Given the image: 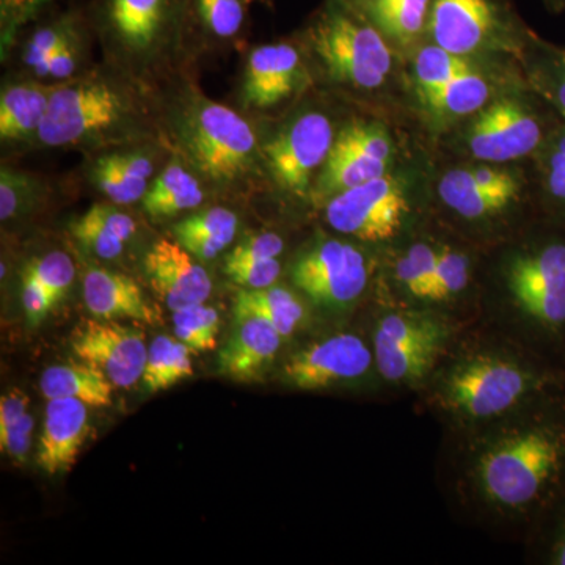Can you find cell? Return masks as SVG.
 Returning a JSON list of instances; mask_svg holds the SVG:
<instances>
[{
  "instance_id": "cell-26",
  "label": "cell",
  "mask_w": 565,
  "mask_h": 565,
  "mask_svg": "<svg viewBox=\"0 0 565 565\" xmlns=\"http://www.w3.org/2000/svg\"><path fill=\"white\" fill-rule=\"evenodd\" d=\"M152 174V162L145 152L104 156L93 169V178L104 195L117 204L143 199Z\"/></svg>"
},
{
  "instance_id": "cell-47",
  "label": "cell",
  "mask_w": 565,
  "mask_h": 565,
  "mask_svg": "<svg viewBox=\"0 0 565 565\" xmlns=\"http://www.w3.org/2000/svg\"><path fill=\"white\" fill-rule=\"evenodd\" d=\"M21 182L20 178L11 177L10 173H2L0 182V217L9 221L21 206Z\"/></svg>"
},
{
  "instance_id": "cell-9",
  "label": "cell",
  "mask_w": 565,
  "mask_h": 565,
  "mask_svg": "<svg viewBox=\"0 0 565 565\" xmlns=\"http://www.w3.org/2000/svg\"><path fill=\"white\" fill-rule=\"evenodd\" d=\"M407 214L404 191L388 177L337 193L326 207L327 222L333 230L374 244L396 236Z\"/></svg>"
},
{
  "instance_id": "cell-49",
  "label": "cell",
  "mask_w": 565,
  "mask_h": 565,
  "mask_svg": "<svg viewBox=\"0 0 565 565\" xmlns=\"http://www.w3.org/2000/svg\"><path fill=\"white\" fill-rule=\"evenodd\" d=\"M550 6L555 7V9H563L565 6V0H548Z\"/></svg>"
},
{
  "instance_id": "cell-37",
  "label": "cell",
  "mask_w": 565,
  "mask_h": 565,
  "mask_svg": "<svg viewBox=\"0 0 565 565\" xmlns=\"http://www.w3.org/2000/svg\"><path fill=\"white\" fill-rule=\"evenodd\" d=\"M217 311L204 303L191 305L173 311L174 337L182 341L192 353L211 351L217 344Z\"/></svg>"
},
{
  "instance_id": "cell-5",
  "label": "cell",
  "mask_w": 565,
  "mask_h": 565,
  "mask_svg": "<svg viewBox=\"0 0 565 565\" xmlns=\"http://www.w3.org/2000/svg\"><path fill=\"white\" fill-rule=\"evenodd\" d=\"M311 41L333 81L375 88L392 70V52L381 33L355 17L343 0H330L311 29Z\"/></svg>"
},
{
  "instance_id": "cell-13",
  "label": "cell",
  "mask_w": 565,
  "mask_h": 565,
  "mask_svg": "<svg viewBox=\"0 0 565 565\" xmlns=\"http://www.w3.org/2000/svg\"><path fill=\"white\" fill-rule=\"evenodd\" d=\"M390 158L392 140L384 129L363 122L349 126L334 139L316 196L332 199L337 193L385 177Z\"/></svg>"
},
{
  "instance_id": "cell-4",
  "label": "cell",
  "mask_w": 565,
  "mask_h": 565,
  "mask_svg": "<svg viewBox=\"0 0 565 565\" xmlns=\"http://www.w3.org/2000/svg\"><path fill=\"white\" fill-rule=\"evenodd\" d=\"M460 319L426 308H388L375 319L379 379L393 388L422 390L456 343Z\"/></svg>"
},
{
  "instance_id": "cell-15",
  "label": "cell",
  "mask_w": 565,
  "mask_h": 565,
  "mask_svg": "<svg viewBox=\"0 0 565 565\" xmlns=\"http://www.w3.org/2000/svg\"><path fill=\"white\" fill-rule=\"evenodd\" d=\"M504 14L497 0H434L430 35L452 54H470L503 29Z\"/></svg>"
},
{
  "instance_id": "cell-32",
  "label": "cell",
  "mask_w": 565,
  "mask_h": 565,
  "mask_svg": "<svg viewBox=\"0 0 565 565\" xmlns=\"http://www.w3.org/2000/svg\"><path fill=\"white\" fill-rule=\"evenodd\" d=\"M191 349L177 337H158L148 345V359L145 364V388L150 393L166 392L192 377L193 366Z\"/></svg>"
},
{
  "instance_id": "cell-42",
  "label": "cell",
  "mask_w": 565,
  "mask_h": 565,
  "mask_svg": "<svg viewBox=\"0 0 565 565\" xmlns=\"http://www.w3.org/2000/svg\"><path fill=\"white\" fill-rule=\"evenodd\" d=\"M226 274L245 289H262L274 286L281 273L278 259H256V262L226 263Z\"/></svg>"
},
{
  "instance_id": "cell-10",
  "label": "cell",
  "mask_w": 565,
  "mask_h": 565,
  "mask_svg": "<svg viewBox=\"0 0 565 565\" xmlns=\"http://www.w3.org/2000/svg\"><path fill=\"white\" fill-rule=\"evenodd\" d=\"M125 111L121 95L106 82L65 85L51 93L39 137L47 147H65L111 128Z\"/></svg>"
},
{
  "instance_id": "cell-30",
  "label": "cell",
  "mask_w": 565,
  "mask_h": 565,
  "mask_svg": "<svg viewBox=\"0 0 565 565\" xmlns=\"http://www.w3.org/2000/svg\"><path fill=\"white\" fill-rule=\"evenodd\" d=\"M203 202L199 180L178 163L167 167L143 196V210L152 218L172 217Z\"/></svg>"
},
{
  "instance_id": "cell-3",
  "label": "cell",
  "mask_w": 565,
  "mask_h": 565,
  "mask_svg": "<svg viewBox=\"0 0 565 565\" xmlns=\"http://www.w3.org/2000/svg\"><path fill=\"white\" fill-rule=\"evenodd\" d=\"M503 288L501 330L565 371V225L514 252Z\"/></svg>"
},
{
  "instance_id": "cell-36",
  "label": "cell",
  "mask_w": 565,
  "mask_h": 565,
  "mask_svg": "<svg viewBox=\"0 0 565 565\" xmlns=\"http://www.w3.org/2000/svg\"><path fill=\"white\" fill-rule=\"evenodd\" d=\"M471 282V262L463 252L441 247L435 273L430 310L457 302L467 292ZM444 313V311H441Z\"/></svg>"
},
{
  "instance_id": "cell-17",
  "label": "cell",
  "mask_w": 565,
  "mask_h": 565,
  "mask_svg": "<svg viewBox=\"0 0 565 565\" xmlns=\"http://www.w3.org/2000/svg\"><path fill=\"white\" fill-rule=\"evenodd\" d=\"M184 0H98L106 31L131 51H147L169 32Z\"/></svg>"
},
{
  "instance_id": "cell-31",
  "label": "cell",
  "mask_w": 565,
  "mask_h": 565,
  "mask_svg": "<svg viewBox=\"0 0 565 565\" xmlns=\"http://www.w3.org/2000/svg\"><path fill=\"white\" fill-rule=\"evenodd\" d=\"M441 247L427 243H416L396 259L393 266L394 285L416 308L430 310L435 273Z\"/></svg>"
},
{
  "instance_id": "cell-41",
  "label": "cell",
  "mask_w": 565,
  "mask_h": 565,
  "mask_svg": "<svg viewBox=\"0 0 565 565\" xmlns=\"http://www.w3.org/2000/svg\"><path fill=\"white\" fill-rule=\"evenodd\" d=\"M77 22L73 14H65L51 24L43 25L33 33L25 50V62L31 68L39 71L43 63L54 54L66 40L76 33Z\"/></svg>"
},
{
  "instance_id": "cell-45",
  "label": "cell",
  "mask_w": 565,
  "mask_h": 565,
  "mask_svg": "<svg viewBox=\"0 0 565 565\" xmlns=\"http://www.w3.org/2000/svg\"><path fill=\"white\" fill-rule=\"evenodd\" d=\"M542 71V90L553 109L565 121V54H553Z\"/></svg>"
},
{
  "instance_id": "cell-43",
  "label": "cell",
  "mask_w": 565,
  "mask_h": 565,
  "mask_svg": "<svg viewBox=\"0 0 565 565\" xmlns=\"http://www.w3.org/2000/svg\"><path fill=\"white\" fill-rule=\"evenodd\" d=\"M33 427L35 418L24 414L20 418L0 424V449L17 463H24L31 451Z\"/></svg>"
},
{
  "instance_id": "cell-48",
  "label": "cell",
  "mask_w": 565,
  "mask_h": 565,
  "mask_svg": "<svg viewBox=\"0 0 565 565\" xmlns=\"http://www.w3.org/2000/svg\"><path fill=\"white\" fill-rule=\"evenodd\" d=\"M44 0H2L3 18L9 21L20 20L31 11L39 9Z\"/></svg>"
},
{
  "instance_id": "cell-23",
  "label": "cell",
  "mask_w": 565,
  "mask_h": 565,
  "mask_svg": "<svg viewBox=\"0 0 565 565\" xmlns=\"http://www.w3.org/2000/svg\"><path fill=\"white\" fill-rule=\"evenodd\" d=\"M76 277L66 253L51 252L25 267L22 275V305L31 326H39L55 307Z\"/></svg>"
},
{
  "instance_id": "cell-20",
  "label": "cell",
  "mask_w": 565,
  "mask_h": 565,
  "mask_svg": "<svg viewBox=\"0 0 565 565\" xmlns=\"http://www.w3.org/2000/svg\"><path fill=\"white\" fill-rule=\"evenodd\" d=\"M299 52L291 44L256 47L245 70V106L269 109L292 95L299 77Z\"/></svg>"
},
{
  "instance_id": "cell-25",
  "label": "cell",
  "mask_w": 565,
  "mask_h": 565,
  "mask_svg": "<svg viewBox=\"0 0 565 565\" xmlns=\"http://www.w3.org/2000/svg\"><path fill=\"white\" fill-rule=\"evenodd\" d=\"M136 228L134 218L117 207L93 204L71 230L76 239L99 258L114 259L125 250Z\"/></svg>"
},
{
  "instance_id": "cell-40",
  "label": "cell",
  "mask_w": 565,
  "mask_h": 565,
  "mask_svg": "<svg viewBox=\"0 0 565 565\" xmlns=\"http://www.w3.org/2000/svg\"><path fill=\"white\" fill-rule=\"evenodd\" d=\"M542 564L565 565V501L527 534Z\"/></svg>"
},
{
  "instance_id": "cell-11",
  "label": "cell",
  "mask_w": 565,
  "mask_h": 565,
  "mask_svg": "<svg viewBox=\"0 0 565 565\" xmlns=\"http://www.w3.org/2000/svg\"><path fill=\"white\" fill-rule=\"evenodd\" d=\"M71 351L102 371L115 388H131L143 375L148 345L143 332L115 319H84L74 327Z\"/></svg>"
},
{
  "instance_id": "cell-2",
  "label": "cell",
  "mask_w": 565,
  "mask_h": 565,
  "mask_svg": "<svg viewBox=\"0 0 565 565\" xmlns=\"http://www.w3.org/2000/svg\"><path fill=\"white\" fill-rule=\"evenodd\" d=\"M563 390L564 370L500 330L459 334L422 392L426 407L459 433Z\"/></svg>"
},
{
  "instance_id": "cell-38",
  "label": "cell",
  "mask_w": 565,
  "mask_h": 565,
  "mask_svg": "<svg viewBox=\"0 0 565 565\" xmlns=\"http://www.w3.org/2000/svg\"><path fill=\"white\" fill-rule=\"evenodd\" d=\"M544 147L542 185L561 225H565V121L557 126Z\"/></svg>"
},
{
  "instance_id": "cell-28",
  "label": "cell",
  "mask_w": 565,
  "mask_h": 565,
  "mask_svg": "<svg viewBox=\"0 0 565 565\" xmlns=\"http://www.w3.org/2000/svg\"><path fill=\"white\" fill-rule=\"evenodd\" d=\"M236 319L259 318L269 322L282 338L291 337L305 321L302 300L289 289L267 286L262 289H243L234 302Z\"/></svg>"
},
{
  "instance_id": "cell-35",
  "label": "cell",
  "mask_w": 565,
  "mask_h": 565,
  "mask_svg": "<svg viewBox=\"0 0 565 565\" xmlns=\"http://www.w3.org/2000/svg\"><path fill=\"white\" fill-rule=\"evenodd\" d=\"M470 70L471 66L463 61L462 55L452 54L437 44L424 47L415 62L416 85L423 102L445 87L449 81Z\"/></svg>"
},
{
  "instance_id": "cell-21",
  "label": "cell",
  "mask_w": 565,
  "mask_h": 565,
  "mask_svg": "<svg viewBox=\"0 0 565 565\" xmlns=\"http://www.w3.org/2000/svg\"><path fill=\"white\" fill-rule=\"evenodd\" d=\"M84 300L88 311L99 319H134L156 322L158 313L145 299L140 286L125 274L92 269L84 278Z\"/></svg>"
},
{
  "instance_id": "cell-18",
  "label": "cell",
  "mask_w": 565,
  "mask_h": 565,
  "mask_svg": "<svg viewBox=\"0 0 565 565\" xmlns=\"http://www.w3.org/2000/svg\"><path fill=\"white\" fill-rule=\"evenodd\" d=\"M88 434V405L61 397L47 401L36 463L50 476L68 473Z\"/></svg>"
},
{
  "instance_id": "cell-14",
  "label": "cell",
  "mask_w": 565,
  "mask_h": 565,
  "mask_svg": "<svg viewBox=\"0 0 565 565\" xmlns=\"http://www.w3.org/2000/svg\"><path fill=\"white\" fill-rule=\"evenodd\" d=\"M544 125L533 110L512 102L494 103L471 126L468 147L476 159L508 162L544 147Z\"/></svg>"
},
{
  "instance_id": "cell-50",
  "label": "cell",
  "mask_w": 565,
  "mask_h": 565,
  "mask_svg": "<svg viewBox=\"0 0 565 565\" xmlns=\"http://www.w3.org/2000/svg\"><path fill=\"white\" fill-rule=\"evenodd\" d=\"M360 2H363L364 7H366L370 6V3L373 2V0H360Z\"/></svg>"
},
{
  "instance_id": "cell-46",
  "label": "cell",
  "mask_w": 565,
  "mask_h": 565,
  "mask_svg": "<svg viewBox=\"0 0 565 565\" xmlns=\"http://www.w3.org/2000/svg\"><path fill=\"white\" fill-rule=\"evenodd\" d=\"M74 33L71 39L66 40L65 43L58 47L54 54L43 63V66L36 73L40 76H52L63 79V77H70L71 74L76 70V46H74Z\"/></svg>"
},
{
  "instance_id": "cell-16",
  "label": "cell",
  "mask_w": 565,
  "mask_h": 565,
  "mask_svg": "<svg viewBox=\"0 0 565 565\" xmlns=\"http://www.w3.org/2000/svg\"><path fill=\"white\" fill-rule=\"evenodd\" d=\"M178 241H156L145 256V274L151 288L170 310L206 302L212 292L210 274Z\"/></svg>"
},
{
  "instance_id": "cell-24",
  "label": "cell",
  "mask_w": 565,
  "mask_h": 565,
  "mask_svg": "<svg viewBox=\"0 0 565 565\" xmlns=\"http://www.w3.org/2000/svg\"><path fill=\"white\" fill-rule=\"evenodd\" d=\"M114 388L102 371L82 360L54 364L40 379V392L47 401L71 397L95 408L111 404Z\"/></svg>"
},
{
  "instance_id": "cell-27",
  "label": "cell",
  "mask_w": 565,
  "mask_h": 565,
  "mask_svg": "<svg viewBox=\"0 0 565 565\" xmlns=\"http://www.w3.org/2000/svg\"><path fill=\"white\" fill-rule=\"evenodd\" d=\"M174 237L195 258L210 262L233 243L237 217L225 207H211L177 223Z\"/></svg>"
},
{
  "instance_id": "cell-12",
  "label": "cell",
  "mask_w": 565,
  "mask_h": 565,
  "mask_svg": "<svg viewBox=\"0 0 565 565\" xmlns=\"http://www.w3.org/2000/svg\"><path fill=\"white\" fill-rule=\"evenodd\" d=\"M333 143L332 122L326 115L310 111L278 132L264 151L278 184L296 195H305Z\"/></svg>"
},
{
  "instance_id": "cell-44",
  "label": "cell",
  "mask_w": 565,
  "mask_h": 565,
  "mask_svg": "<svg viewBox=\"0 0 565 565\" xmlns=\"http://www.w3.org/2000/svg\"><path fill=\"white\" fill-rule=\"evenodd\" d=\"M285 250V243L274 233H263L253 236L245 243L237 245L230 253L226 263L256 262V259H278Z\"/></svg>"
},
{
  "instance_id": "cell-34",
  "label": "cell",
  "mask_w": 565,
  "mask_h": 565,
  "mask_svg": "<svg viewBox=\"0 0 565 565\" xmlns=\"http://www.w3.org/2000/svg\"><path fill=\"white\" fill-rule=\"evenodd\" d=\"M489 96L490 88L484 77L470 70L449 81L424 103L438 114L468 115L484 107Z\"/></svg>"
},
{
  "instance_id": "cell-22",
  "label": "cell",
  "mask_w": 565,
  "mask_h": 565,
  "mask_svg": "<svg viewBox=\"0 0 565 565\" xmlns=\"http://www.w3.org/2000/svg\"><path fill=\"white\" fill-rule=\"evenodd\" d=\"M438 193L446 207L463 221H486L515 203L520 185H490L476 177L473 170H452L446 173Z\"/></svg>"
},
{
  "instance_id": "cell-29",
  "label": "cell",
  "mask_w": 565,
  "mask_h": 565,
  "mask_svg": "<svg viewBox=\"0 0 565 565\" xmlns=\"http://www.w3.org/2000/svg\"><path fill=\"white\" fill-rule=\"evenodd\" d=\"M51 93L36 84L13 85L0 99V136L3 140L21 139L39 132L46 117Z\"/></svg>"
},
{
  "instance_id": "cell-19",
  "label": "cell",
  "mask_w": 565,
  "mask_h": 565,
  "mask_svg": "<svg viewBox=\"0 0 565 565\" xmlns=\"http://www.w3.org/2000/svg\"><path fill=\"white\" fill-rule=\"evenodd\" d=\"M236 321V330L218 353V374L241 384L263 381L285 338L263 319L250 316Z\"/></svg>"
},
{
  "instance_id": "cell-1",
  "label": "cell",
  "mask_w": 565,
  "mask_h": 565,
  "mask_svg": "<svg viewBox=\"0 0 565 565\" xmlns=\"http://www.w3.org/2000/svg\"><path fill=\"white\" fill-rule=\"evenodd\" d=\"M452 484L482 522L530 534L565 501V390L459 430Z\"/></svg>"
},
{
  "instance_id": "cell-6",
  "label": "cell",
  "mask_w": 565,
  "mask_h": 565,
  "mask_svg": "<svg viewBox=\"0 0 565 565\" xmlns=\"http://www.w3.org/2000/svg\"><path fill=\"white\" fill-rule=\"evenodd\" d=\"M280 377L282 384L302 392L362 385L379 379L373 343L356 333H334L289 355Z\"/></svg>"
},
{
  "instance_id": "cell-8",
  "label": "cell",
  "mask_w": 565,
  "mask_h": 565,
  "mask_svg": "<svg viewBox=\"0 0 565 565\" xmlns=\"http://www.w3.org/2000/svg\"><path fill=\"white\" fill-rule=\"evenodd\" d=\"M291 278L318 307L348 310L366 291L370 267L363 252L352 244L327 239L292 264Z\"/></svg>"
},
{
  "instance_id": "cell-33",
  "label": "cell",
  "mask_w": 565,
  "mask_h": 565,
  "mask_svg": "<svg viewBox=\"0 0 565 565\" xmlns=\"http://www.w3.org/2000/svg\"><path fill=\"white\" fill-rule=\"evenodd\" d=\"M434 0H373L366 6L375 24L403 41L415 39L429 22Z\"/></svg>"
},
{
  "instance_id": "cell-39",
  "label": "cell",
  "mask_w": 565,
  "mask_h": 565,
  "mask_svg": "<svg viewBox=\"0 0 565 565\" xmlns=\"http://www.w3.org/2000/svg\"><path fill=\"white\" fill-rule=\"evenodd\" d=\"M196 20L212 35L233 39L247 20V0H188Z\"/></svg>"
},
{
  "instance_id": "cell-7",
  "label": "cell",
  "mask_w": 565,
  "mask_h": 565,
  "mask_svg": "<svg viewBox=\"0 0 565 565\" xmlns=\"http://www.w3.org/2000/svg\"><path fill=\"white\" fill-rule=\"evenodd\" d=\"M185 141L200 172L212 181L230 182L243 177L255 152V134L236 111L206 103L193 111Z\"/></svg>"
}]
</instances>
